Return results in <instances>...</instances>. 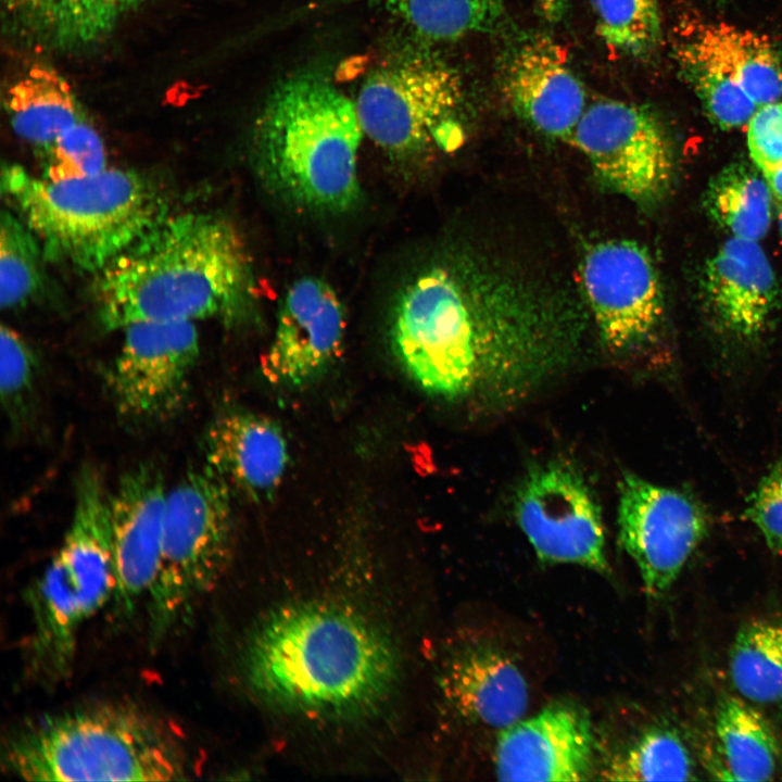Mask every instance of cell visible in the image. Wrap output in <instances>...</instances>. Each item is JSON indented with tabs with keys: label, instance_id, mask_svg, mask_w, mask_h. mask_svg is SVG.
Segmentation results:
<instances>
[{
	"label": "cell",
	"instance_id": "6da1fadb",
	"mask_svg": "<svg viewBox=\"0 0 782 782\" xmlns=\"http://www.w3.org/2000/svg\"><path fill=\"white\" fill-rule=\"evenodd\" d=\"M517 261L459 247L401 288L391 346L424 391L478 414L505 412L578 360L584 310L565 286Z\"/></svg>",
	"mask_w": 782,
	"mask_h": 782
},
{
	"label": "cell",
	"instance_id": "7a4b0ae2",
	"mask_svg": "<svg viewBox=\"0 0 782 782\" xmlns=\"http://www.w3.org/2000/svg\"><path fill=\"white\" fill-rule=\"evenodd\" d=\"M242 680L262 704L307 719L374 716L400 682V655L388 633L361 613L298 602L261 617L238 657Z\"/></svg>",
	"mask_w": 782,
	"mask_h": 782
},
{
	"label": "cell",
	"instance_id": "3957f363",
	"mask_svg": "<svg viewBox=\"0 0 782 782\" xmlns=\"http://www.w3.org/2000/svg\"><path fill=\"white\" fill-rule=\"evenodd\" d=\"M93 295L104 330L139 321L242 324L254 277L241 234L212 212H171L104 269Z\"/></svg>",
	"mask_w": 782,
	"mask_h": 782
},
{
	"label": "cell",
	"instance_id": "277c9868",
	"mask_svg": "<svg viewBox=\"0 0 782 782\" xmlns=\"http://www.w3.org/2000/svg\"><path fill=\"white\" fill-rule=\"evenodd\" d=\"M363 135L355 102L323 76L301 74L281 83L263 106L253 134L254 167L285 203L341 214L361 199Z\"/></svg>",
	"mask_w": 782,
	"mask_h": 782
},
{
	"label": "cell",
	"instance_id": "5b68a950",
	"mask_svg": "<svg viewBox=\"0 0 782 782\" xmlns=\"http://www.w3.org/2000/svg\"><path fill=\"white\" fill-rule=\"evenodd\" d=\"M1 762L25 781H181L191 773L176 733L138 706L103 703L27 721L5 739Z\"/></svg>",
	"mask_w": 782,
	"mask_h": 782
},
{
	"label": "cell",
	"instance_id": "8992f818",
	"mask_svg": "<svg viewBox=\"0 0 782 782\" xmlns=\"http://www.w3.org/2000/svg\"><path fill=\"white\" fill-rule=\"evenodd\" d=\"M1 191L46 261L93 276L172 212L164 188L134 169L54 181L10 164Z\"/></svg>",
	"mask_w": 782,
	"mask_h": 782
},
{
	"label": "cell",
	"instance_id": "52a82bcc",
	"mask_svg": "<svg viewBox=\"0 0 782 782\" xmlns=\"http://www.w3.org/2000/svg\"><path fill=\"white\" fill-rule=\"evenodd\" d=\"M114 589L110 495L94 467L85 465L63 543L26 592L27 664L34 677L55 682L70 673L81 627L111 602Z\"/></svg>",
	"mask_w": 782,
	"mask_h": 782
},
{
	"label": "cell",
	"instance_id": "ba28073f",
	"mask_svg": "<svg viewBox=\"0 0 782 782\" xmlns=\"http://www.w3.org/2000/svg\"><path fill=\"white\" fill-rule=\"evenodd\" d=\"M231 548V488L206 465L189 470L166 496L160 568L147 596L152 643L215 588Z\"/></svg>",
	"mask_w": 782,
	"mask_h": 782
},
{
	"label": "cell",
	"instance_id": "9c48e42d",
	"mask_svg": "<svg viewBox=\"0 0 782 782\" xmlns=\"http://www.w3.org/2000/svg\"><path fill=\"white\" fill-rule=\"evenodd\" d=\"M459 76L426 54L404 53L364 81L355 101L364 134L391 156L408 161L459 142Z\"/></svg>",
	"mask_w": 782,
	"mask_h": 782
},
{
	"label": "cell",
	"instance_id": "30bf717a",
	"mask_svg": "<svg viewBox=\"0 0 782 782\" xmlns=\"http://www.w3.org/2000/svg\"><path fill=\"white\" fill-rule=\"evenodd\" d=\"M106 383L118 416L134 426L166 422L186 405L200 355L194 321L126 326Z\"/></svg>",
	"mask_w": 782,
	"mask_h": 782
},
{
	"label": "cell",
	"instance_id": "8fae6325",
	"mask_svg": "<svg viewBox=\"0 0 782 782\" xmlns=\"http://www.w3.org/2000/svg\"><path fill=\"white\" fill-rule=\"evenodd\" d=\"M516 521L544 564H575L608 573L601 506L573 465L530 469L514 499Z\"/></svg>",
	"mask_w": 782,
	"mask_h": 782
},
{
	"label": "cell",
	"instance_id": "7c38bea8",
	"mask_svg": "<svg viewBox=\"0 0 782 782\" xmlns=\"http://www.w3.org/2000/svg\"><path fill=\"white\" fill-rule=\"evenodd\" d=\"M608 188L641 206L668 192L673 159L668 138L646 110L619 100L588 105L571 140Z\"/></svg>",
	"mask_w": 782,
	"mask_h": 782
},
{
	"label": "cell",
	"instance_id": "4fadbf2b",
	"mask_svg": "<svg viewBox=\"0 0 782 782\" xmlns=\"http://www.w3.org/2000/svg\"><path fill=\"white\" fill-rule=\"evenodd\" d=\"M618 537L635 563L646 593L659 596L680 576L708 522L685 493L625 471L618 483Z\"/></svg>",
	"mask_w": 782,
	"mask_h": 782
},
{
	"label": "cell",
	"instance_id": "5bb4252c",
	"mask_svg": "<svg viewBox=\"0 0 782 782\" xmlns=\"http://www.w3.org/2000/svg\"><path fill=\"white\" fill-rule=\"evenodd\" d=\"M580 272L602 343L611 352L643 343L664 313L659 278L647 250L632 240L601 241L585 253Z\"/></svg>",
	"mask_w": 782,
	"mask_h": 782
},
{
	"label": "cell",
	"instance_id": "9a60e30c",
	"mask_svg": "<svg viewBox=\"0 0 782 782\" xmlns=\"http://www.w3.org/2000/svg\"><path fill=\"white\" fill-rule=\"evenodd\" d=\"M346 327L345 307L324 279L303 277L283 295L269 348L262 356L266 379L276 386L304 387L340 356Z\"/></svg>",
	"mask_w": 782,
	"mask_h": 782
},
{
	"label": "cell",
	"instance_id": "2e32d148",
	"mask_svg": "<svg viewBox=\"0 0 782 782\" xmlns=\"http://www.w3.org/2000/svg\"><path fill=\"white\" fill-rule=\"evenodd\" d=\"M166 496L163 475L151 463L126 471L110 495L115 566L111 602L117 617L130 616L156 580Z\"/></svg>",
	"mask_w": 782,
	"mask_h": 782
},
{
	"label": "cell",
	"instance_id": "e0dca14e",
	"mask_svg": "<svg viewBox=\"0 0 782 782\" xmlns=\"http://www.w3.org/2000/svg\"><path fill=\"white\" fill-rule=\"evenodd\" d=\"M589 714L570 702H556L503 729L495 747L502 781L588 780L594 760Z\"/></svg>",
	"mask_w": 782,
	"mask_h": 782
},
{
	"label": "cell",
	"instance_id": "ac0fdd59",
	"mask_svg": "<svg viewBox=\"0 0 782 782\" xmlns=\"http://www.w3.org/2000/svg\"><path fill=\"white\" fill-rule=\"evenodd\" d=\"M205 465L253 501L279 487L289 463L281 428L270 418L236 407L219 411L202 438Z\"/></svg>",
	"mask_w": 782,
	"mask_h": 782
},
{
	"label": "cell",
	"instance_id": "d6986e66",
	"mask_svg": "<svg viewBox=\"0 0 782 782\" xmlns=\"http://www.w3.org/2000/svg\"><path fill=\"white\" fill-rule=\"evenodd\" d=\"M702 288L716 321L739 338L764 332L780 301L774 269L758 241L735 237L707 260Z\"/></svg>",
	"mask_w": 782,
	"mask_h": 782
},
{
	"label": "cell",
	"instance_id": "ffe728a7",
	"mask_svg": "<svg viewBox=\"0 0 782 782\" xmlns=\"http://www.w3.org/2000/svg\"><path fill=\"white\" fill-rule=\"evenodd\" d=\"M504 92L513 109L538 131L571 140L586 106L582 83L565 50L540 37L524 45L508 64Z\"/></svg>",
	"mask_w": 782,
	"mask_h": 782
},
{
	"label": "cell",
	"instance_id": "44dd1931",
	"mask_svg": "<svg viewBox=\"0 0 782 782\" xmlns=\"http://www.w3.org/2000/svg\"><path fill=\"white\" fill-rule=\"evenodd\" d=\"M440 688L463 719L502 730L522 718L529 702L528 684L517 665L485 643L455 651L443 666Z\"/></svg>",
	"mask_w": 782,
	"mask_h": 782
},
{
	"label": "cell",
	"instance_id": "7402d4cb",
	"mask_svg": "<svg viewBox=\"0 0 782 782\" xmlns=\"http://www.w3.org/2000/svg\"><path fill=\"white\" fill-rule=\"evenodd\" d=\"M684 26L677 52L720 72L758 108L782 100V55L766 37L726 23L699 21Z\"/></svg>",
	"mask_w": 782,
	"mask_h": 782
},
{
	"label": "cell",
	"instance_id": "603a6c76",
	"mask_svg": "<svg viewBox=\"0 0 782 782\" xmlns=\"http://www.w3.org/2000/svg\"><path fill=\"white\" fill-rule=\"evenodd\" d=\"M148 0H3L10 30L27 43L75 51L104 39Z\"/></svg>",
	"mask_w": 782,
	"mask_h": 782
},
{
	"label": "cell",
	"instance_id": "cb8c5ba5",
	"mask_svg": "<svg viewBox=\"0 0 782 782\" xmlns=\"http://www.w3.org/2000/svg\"><path fill=\"white\" fill-rule=\"evenodd\" d=\"M5 106L14 133L39 151L87 117L70 83L42 63L33 65L11 85Z\"/></svg>",
	"mask_w": 782,
	"mask_h": 782
},
{
	"label": "cell",
	"instance_id": "d4e9b609",
	"mask_svg": "<svg viewBox=\"0 0 782 782\" xmlns=\"http://www.w3.org/2000/svg\"><path fill=\"white\" fill-rule=\"evenodd\" d=\"M715 737L718 779L767 781L778 771L779 742L766 719L742 699L727 697L718 705Z\"/></svg>",
	"mask_w": 782,
	"mask_h": 782
},
{
	"label": "cell",
	"instance_id": "484cf974",
	"mask_svg": "<svg viewBox=\"0 0 782 782\" xmlns=\"http://www.w3.org/2000/svg\"><path fill=\"white\" fill-rule=\"evenodd\" d=\"M772 198L764 175L736 163L712 177L704 194V207L731 237L759 241L771 226Z\"/></svg>",
	"mask_w": 782,
	"mask_h": 782
},
{
	"label": "cell",
	"instance_id": "4316f807",
	"mask_svg": "<svg viewBox=\"0 0 782 782\" xmlns=\"http://www.w3.org/2000/svg\"><path fill=\"white\" fill-rule=\"evenodd\" d=\"M736 691L759 704L782 702V620L758 619L736 633L729 654Z\"/></svg>",
	"mask_w": 782,
	"mask_h": 782
},
{
	"label": "cell",
	"instance_id": "83f0119b",
	"mask_svg": "<svg viewBox=\"0 0 782 782\" xmlns=\"http://www.w3.org/2000/svg\"><path fill=\"white\" fill-rule=\"evenodd\" d=\"M40 363L33 348L13 328L0 329L1 406L9 431L15 437L29 433L38 422Z\"/></svg>",
	"mask_w": 782,
	"mask_h": 782
},
{
	"label": "cell",
	"instance_id": "f1b7e54d",
	"mask_svg": "<svg viewBox=\"0 0 782 782\" xmlns=\"http://www.w3.org/2000/svg\"><path fill=\"white\" fill-rule=\"evenodd\" d=\"M416 33L432 40H455L493 28L503 0H383Z\"/></svg>",
	"mask_w": 782,
	"mask_h": 782
},
{
	"label": "cell",
	"instance_id": "f546056e",
	"mask_svg": "<svg viewBox=\"0 0 782 782\" xmlns=\"http://www.w3.org/2000/svg\"><path fill=\"white\" fill-rule=\"evenodd\" d=\"M606 779L617 781L694 780V761L681 736L666 727L640 734L611 760Z\"/></svg>",
	"mask_w": 782,
	"mask_h": 782
},
{
	"label": "cell",
	"instance_id": "4dcf8cb0",
	"mask_svg": "<svg viewBox=\"0 0 782 782\" xmlns=\"http://www.w3.org/2000/svg\"><path fill=\"white\" fill-rule=\"evenodd\" d=\"M42 249L26 224L11 210L0 218V304L25 305L43 285Z\"/></svg>",
	"mask_w": 782,
	"mask_h": 782
},
{
	"label": "cell",
	"instance_id": "1f68e13d",
	"mask_svg": "<svg viewBox=\"0 0 782 782\" xmlns=\"http://www.w3.org/2000/svg\"><path fill=\"white\" fill-rule=\"evenodd\" d=\"M601 39L613 50L636 55L658 39V0H589Z\"/></svg>",
	"mask_w": 782,
	"mask_h": 782
},
{
	"label": "cell",
	"instance_id": "d6a6232c",
	"mask_svg": "<svg viewBox=\"0 0 782 782\" xmlns=\"http://www.w3.org/2000/svg\"><path fill=\"white\" fill-rule=\"evenodd\" d=\"M40 152L46 165L42 176L54 181L88 177L106 168L104 142L87 117L67 127Z\"/></svg>",
	"mask_w": 782,
	"mask_h": 782
},
{
	"label": "cell",
	"instance_id": "836d02e7",
	"mask_svg": "<svg viewBox=\"0 0 782 782\" xmlns=\"http://www.w3.org/2000/svg\"><path fill=\"white\" fill-rule=\"evenodd\" d=\"M686 77L711 119L723 129L744 126L758 109L733 81L701 60L678 52Z\"/></svg>",
	"mask_w": 782,
	"mask_h": 782
},
{
	"label": "cell",
	"instance_id": "e575fe53",
	"mask_svg": "<svg viewBox=\"0 0 782 782\" xmlns=\"http://www.w3.org/2000/svg\"><path fill=\"white\" fill-rule=\"evenodd\" d=\"M745 516L772 552H782V461L759 480L747 500Z\"/></svg>",
	"mask_w": 782,
	"mask_h": 782
},
{
	"label": "cell",
	"instance_id": "d590c367",
	"mask_svg": "<svg viewBox=\"0 0 782 782\" xmlns=\"http://www.w3.org/2000/svg\"><path fill=\"white\" fill-rule=\"evenodd\" d=\"M746 126L747 147L755 166L765 173L782 165V100L759 106Z\"/></svg>",
	"mask_w": 782,
	"mask_h": 782
},
{
	"label": "cell",
	"instance_id": "8d00e7d4",
	"mask_svg": "<svg viewBox=\"0 0 782 782\" xmlns=\"http://www.w3.org/2000/svg\"><path fill=\"white\" fill-rule=\"evenodd\" d=\"M535 2L544 20L557 23L566 14L570 0H535Z\"/></svg>",
	"mask_w": 782,
	"mask_h": 782
},
{
	"label": "cell",
	"instance_id": "74e56055",
	"mask_svg": "<svg viewBox=\"0 0 782 782\" xmlns=\"http://www.w3.org/2000/svg\"><path fill=\"white\" fill-rule=\"evenodd\" d=\"M772 197L778 201L780 206L782 205V165H779L770 171L762 173Z\"/></svg>",
	"mask_w": 782,
	"mask_h": 782
},
{
	"label": "cell",
	"instance_id": "f35d334b",
	"mask_svg": "<svg viewBox=\"0 0 782 782\" xmlns=\"http://www.w3.org/2000/svg\"><path fill=\"white\" fill-rule=\"evenodd\" d=\"M778 226H779L780 236L782 238V205L780 206V210H779Z\"/></svg>",
	"mask_w": 782,
	"mask_h": 782
}]
</instances>
